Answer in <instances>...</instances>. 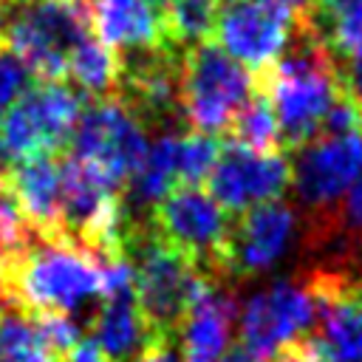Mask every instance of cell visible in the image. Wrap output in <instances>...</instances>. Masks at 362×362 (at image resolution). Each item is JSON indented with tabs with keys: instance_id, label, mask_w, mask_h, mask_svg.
Returning a JSON list of instances; mask_svg holds the SVG:
<instances>
[{
	"instance_id": "6da1fadb",
	"label": "cell",
	"mask_w": 362,
	"mask_h": 362,
	"mask_svg": "<svg viewBox=\"0 0 362 362\" xmlns=\"http://www.w3.org/2000/svg\"><path fill=\"white\" fill-rule=\"evenodd\" d=\"M105 291V263L68 240L34 235L6 257L3 300L23 314H71Z\"/></svg>"
},
{
	"instance_id": "7a4b0ae2",
	"label": "cell",
	"mask_w": 362,
	"mask_h": 362,
	"mask_svg": "<svg viewBox=\"0 0 362 362\" xmlns=\"http://www.w3.org/2000/svg\"><path fill=\"white\" fill-rule=\"evenodd\" d=\"M124 257L133 266L136 297L147 325L153 334L175 339L181 320L209 277L187 252L164 240L144 221L133 229Z\"/></svg>"
},
{
	"instance_id": "3957f363",
	"label": "cell",
	"mask_w": 362,
	"mask_h": 362,
	"mask_svg": "<svg viewBox=\"0 0 362 362\" xmlns=\"http://www.w3.org/2000/svg\"><path fill=\"white\" fill-rule=\"evenodd\" d=\"M90 34L85 0H6L0 40L8 42L37 79H65L74 45Z\"/></svg>"
},
{
	"instance_id": "277c9868",
	"label": "cell",
	"mask_w": 362,
	"mask_h": 362,
	"mask_svg": "<svg viewBox=\"0 0 362 362\" xmlns=\"http://www.w3.org/2000/svg\"><path fill=\"white\" fill-rule=\"evenodd\" d=\"M255 88V74L212 40L198 42L181 54L178 107L189 130L209 136L226 133L235 113L249 102Z\"/></svg>"
},
{
	"instance_id": "5b68a950",
	"label": "cell",
	"mask_w": 362,
	"mask_h": 362,
	"mask_svg": "<svg viewBox=\"0 0 362 362\" xmlns=\"http://www.w3.org/2000/svg\"><path fill=\"white\" fill-rule=\"evenodd\" d=\"M144 122L119 99H90L82 105L71 136V156L122 192L147 158Z\"/></svg>"
},
{
	"instance_id": "8992f818",
	"label": "cell",
	"mask_w": 362,
	"mask_h": 362,
	"mask_svg": "<svg viewBox=\"0 0 362 362\" xmlns=\"http://www.w3.org/2000/svg\"><path fill=\"white\" fill-rule=\"evenodd\" d=\"M79 113L82 99L65 79H40L0 119V164L14 167L28 158L62 153L71 144Z\"/></svg>"
},
{
	"instance_id": "52a82bcc",
	"label": "cell",
	"mask_w": 362,
	"mask_h": 362,
	"mask_svg": "<svg viewBox=\"0 0 362 362\" xmlns=\"http://www.w3.org/2000/svg\"><path fill=\"white\" fill-rule=\"evenodd\" d=\"M320 314L314 277H280L257 288L240 311V348L255 362H269L286 345L311 337Z\"/></svg>"
},
{
	"instance_id": "ba28073f",
	"label": "cell",
	"mask_w": 362,
	"mask_h": 362,
	"mask_svg": "<svg viewBox=\"0 0 362 362\" xmlns=\"http://www.w3.org/2000/svg\"><path fill=\"white\" fill-rule=\"evenodd\" d=\"M147 223L164 240L187 252L209 280L223 283V255L232 218L209 192L178 184L150 209Z\"/></svg>"
},
{
	"instance_id": "9c48e42d",
	"label": "cell",
	"mask_w": 362,
	"mask_h": 362,
	"mask_svg": "<svg viewBox=\"0 0 362 362\" xmlns=\"http://www.w3.org/2000/svg\"><path fill=\"white\" fill-rule=\"evenodd\" d=\"M291 184L297 198L308 206L311 221H331L362 175V133L314 136L291 150Z\"/></svg>"
},
{
	"instance_id": "30bf717a",
	"label": "cell",
	"mask_w": 362,
	"mask_h": 362,
	"mask_svg": "<svg viewBox=\"0 0 362 362\" xmlns=\"http://www.w3.org/2000/svg\"><path fill=\"white\" fill-rule=\"evenodd\" d=\"M297 14L274 0H221L215 42L252 74L266 71L288 45Z\"/></svg>"
},
{
	"instance_id": "8fae6325",
	"label": "cell",
	"mask_w": 362,
	"mask_h": 362,
	"mask_svg": "<svg viewBox=\"0 0 362 362\" xmlns=\"http://www.w3.org/2000/svg\"><path fill=\"white\" fill-rule=\"evenodd\" d=\"M317 288V334L331 362H362V272L354 266H308Z\"/></svg>"
},
{
	"instance_id": "7c38bea8",
	"label": "cell",
	"mask_w": 362,
	"mask_h": 362,
	"mask_svg": "<svg viewBox=\"0 0 362 362\" xmlns=\"http://www.w3.org/2000/svg\"><path fill=\"white\" fill-rule=\"evenodd\" d=\"M206 184L226 212L240 215L257 204L277 201L291 184V164L286 153H255L226 139Z\"/></svg>"
},
{
	"instance_id": "4fadbf2b",
	"label": "cell",
	"mask_w": 362,
	"mask_h": 362,
	"mask_svg": "<svg viewBox=\"0 0 362 362\" xmlns=\"http://www.w3.org/2000/svg\"><path fill=\"white\" fill-rule=\"evenodd\" d=\"M297 235V209L286 201H266L232 221L226 255H223V283L252 280L269 272L288 249Z\"/></svg>"
},
{
	"instance_id": "5bb4252c",
	"label": "cell",
	"mask_w": 362,
	"mask_h": 362,
	"mask_svg": "<svg viewBox=\"0 0 362 362\" xmlns=\"http://www.w3.org/2000/svg\"><path fill=\"white\" fill-rule=\"evenodd\" d=\"M235 320V294L223 283L209 280L178 325L181 362H218L229 351Z\"/></svg>"
},
{
	"instance_id": "9a60e30c",
	"label": "cell",
	"mask_w": 362,
	"mask_h": 362,
	"mask_svg": "<svg viewBox=\"0 0 362 362\" xmlns=\"http://www.w3.org/2000/svg\"><path fill=\"white\" fill-rule=\"evenodd\" d=\"M90 31L110 48L144 54L173 48L167 42L164 17L147 0H85Z\"/></svg>"
},
{
	"instance_id": "2e32d148",
	"label": "cell",
	"mask_w": 362,
	"mask_h": 362,
	"mask_svg": "<svg viewBox=\"0 0 362 362\" xmlns=\"http://www.w3.org/2000/svg\"><path fill=\"white\" fill-rule=\"evenodd\" d=\"M6 173L17 189L28 226L40 238L65 240L62 238V173H59L57 156L28 158L8 167Z\"/></svg>"
},
{
	"instance_id": "e0dca14e",
	"label": "cell",
	"mask_w": 362,
	"mask_h": 362,
	"mask_svg": "<svg viewBox=\"0 0 362 362\" xmlns=\"http://www.w3.org/2000/svg\"><path fill=\"white\" fill-rule=\"evenodd\" d=\"M65 76L88 99L119 96V88H122V57H119L116 48H110L99 37L85 34L74 45V51L68 57Z\"/></svg>"
},
{
	"instance_id": "ac0fdd59",
	"label": "cell",
	"mask_w": 362,
	"mask_h": 362,
	"mask_svg": "<svg viewBox=\"0 0 362 362\" xmlns=\"http://www.w3.org/2000/svg\"><path fill=\"white\" fill-rule=\"evenodd\" d=\"M178 150H181V133L178 130H164L150 144L144 164L139 167V173L133 175V181L124 187L133 209H153L173 187L181 184Z\"/></svg>"
},
{
	"instance_id": "d6986e66",
	"label": "cell",
	"mask_w": 362,
	"mask_h": 362,
	"mask_svg": "<svg viewBox=\"0 0 362 362\" xmlns=\"http://www.w3.org/2000/svg\"><path fill=\"white\" fill-rule=\"evenodd\" d=\"M303 17L339 59L362 42V0H314Z\"/></svg>"
},
{
	"instance_id": "ffe728a7",
	"label": "cell",
	"mask_w": 362,
	"mask_h": 362,
	"mask_svg": "<svg viewBox=\"0 0 362 362\" xmlns=\"http://www.w3.org/2000/svg\"><path fill=\"white\" fill-rule=\"evenodd\" d=\"M229 141L243 144L255 153H286L283 147V133L274 116V107L263 90L255 88L249 102L235 113L232 124L226 127Z\"/></svg>"
},
{
	"instance_id": "44dd1931",
	"label": "cell",
	"mask_w": 362,
	"mask_h": 362,
	"mask_svg": "<svg viewBox=\"0 0 362 362\" xmlns=\"http://www.w3.org/2000/svg\"><path fill=\"white\" fill-rule=\"evenodd\" d=\"M221 0H170L164 8V31L173 48L206 42L215 31Z\"/></svg>"
},
{
	"instance_id": "7402d4cb",
	"label": "cell",
	"mask_w": 362,
	"mask_h": 362,
	"mask_svg": "<svg viewBox=\"0 0 362 362\" xmlns=\"http://www.w3.org/2000/svg\"><path fill=\"white\" fill-rule=\"evenodd\" d=\"M0 362H62L45 345L34 320L8 305L0 314Z\"/></svg>"
},
{
	"instance_id": "603a6c76",
	"label": "cell",
	"mask_w": 362,
	"mask_h": 362,
	"mask_svg": "<svg viewBox=\"0 0 362 362\" xmlns=\"http://www.w3.org/2000/svg\"><path fill=\"white\" fill-rule=\"evenodd\" d=\"M37 232L28 226V218L23 212V204L17 198V189L6 170H0V252L3 257L20 252Z\"/></svg>"
},
{
	"instance_id": "cb8c5ba5",
	"label": "cell",
	"mask_w": 362,
	"mask_h": 362,
	"mask_svg": "<svg viewBox=\"0 0 362 362\" xmlns=\"http://www.w3.org/2000/svg\"><path fill=\"white\" fill-rule=\"evenodd\" d=\"M221 144L215 136L209 133H181V150H178V164H181V184L198 187L201 181H206V175L212 173L218 156H221Z\"/></svg>"
},
{
	"instance_id": "d4e9b609",
	"label": "cell",
	"mask_w": 362,
	"mask_h": 362,
	"mask_svg": "<svg viewBox=\"0 0 362 362\" xmlns=\"http://www.w3.org/2000/svg\"><path fill=\"white\" fill-rule=\"evenodd\" d=\"M34 79L37 74L31 71V65L8 42L0 40V119L34 88Z\"/></svg>"
},
{
	"instance_id": "484cf974",
	"label": "cell",
	"mask_w": 362,
	"mask_h": 362,
	"mask_svg": "<svg viewBox=\"0 0 362 362\" xmlns=\"http://www.w3.org/2000/svg\"><path fill=\"white\" fill-rule=\"evenodd\" d=\"M37 325V331L42 334L45 345L51 348V354H57L62 362L68 356V351L82 339L79 325L68 317V314H28Z\"/></svg>"
},
{
	"instance_id": "4316f807",
	"label": "cell",
	"mask_w": 362,
	"mask_h": 362,
	"mask_svg": "<svg viewBox=\"0 0 362 362\" xmlns=\"http://www.w3.org/2000/svg\"><path fill=\"white\" fill-rule=\"evenodd\" d=\"M351 232L354 235V255H362V175L354 181L348 195L342 198L337 215H334V235Z\"/></svg>"
},
{
	"instance_id": "83f0119b",
	"label": "cell",
	"mask_w": 362,
	"mask_h": 362,
	"mask_svg": "<svg viewBox=\"0 0 362 362\" xmlns=\"http://www.w3.org/2000/svg\"><path fill=\"white\" fill-rule=\"evenodd\" d=\"M269 362H331L325 354H322V348L311 339V337H305V339H297V342H291V345H286L277 356H272Z\"/></svg>"
},
{
	"instance_id": "f1b7e54d",
	"label": "cell",
	"mask_w": 362,
	"mask_h": 362,
	"mask_svg": "<svg viewBox=\"0 0 362 362\" xmlns=\"http://www.w3.org/2000/svg\"><path fill=\"white\" fill-rule=\"evenodd\" d=\"M65 362H110V356L102 351V345L96 342V337L88 334V337H82V339L68 351Z\"/></svg>"
},
{
	"instance_id": "f546056e",
	"label": "cell",
	"mask_w": 362,
	"mask_h": 362,
	"mask_svg": "<svg viewBox=\"0 0 362 362\" xmlns=\"http://www.w3.org/2000/svg\"><path fill=\"white\" fill-rule=\"evenodd\" d=\"M173 342H175V339H167V337L153 339L136 362H181V356H178V351H175Z\"/></svg>"
},
{
	"instance_id": "4dcf8cb0",
	"label": "cell",
	"mask_w": 362,
	"mask_h": 362,
	"mask_svg": "<svg viewBox=\"0 0 362 362\" xmlns=\"http://www.w3.org/2000/svg\"><path fill=\"white\" fill-rule=\"evenodd\" d=\"M218 362H255V359H252V356H249V354H246V351H243V348L238 345V348L226 351V354H223V356H221Z\"/></svg>"
},
{
	"instance_id": "1f68e13d",
	"label": "cell",
	"mask_w": 362,
	"mask_h": 362,
	"mask_svg": "<svg viewBox=\"0 0 362 362\" xmlns=\"http://www.w3.org/2000/svg\"><path fill=\"white\" fill-rule=\"evenodd\" d=\"M274 3L286 6V8H288V11H294V14H305V11L311 8V3H314V0H274Z\"/></svg>"
},
{
	"instance_id": "d6a6232c",
	"label": "cell",
	"mask_w": 362,
	"mask_h": 362,
	"mask_svg": "<svg viewBox=\"0 0 362 362\" xmlns=\"http://www.w3.org/2000/svg\"><path fill=\"white\" fill-rule=\"evenodd\" d=\"M147 3H150V6L164 17V8H167V3H170V0H147Z\"/></svg>"
},
{
	"instance_id": "836d02e7",
	"label": "cell",
	"mask_w": 362,
	"mask_h": 362,
	"mask_svg": "<svg viewBox=\"0 0 362 362\" xmlns=\"http://www.w3.org/2000/svg\"><path fill=\"white\" fill-rule=\"evenodd\" d=\"M3 274H6V257L0 252V300H3Z\"/></svg>"
},
{
	"instance_id": "e575fe53",
	"label": "cell",
	"mask_w": 362,
	"mask_h": 362,
	"mask_svg": "<svg viewBox=\"0 0 362 362\" xmlns=\"http://www.w3.org/2000/svg\"><path fill=\"white\" fill-rule=\"evenodd\" d=\"M0 314H3V311H0Z\"/></svg>"
}]
</instances>
